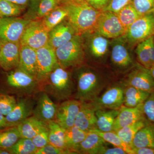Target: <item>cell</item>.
<instances>
[{
    "instance_id": "cell-1",
    "label": "cell",
    "mask_w": 154,
    "mask_h": 154,
    "mask_svg": "<svg viewBox=\"0 0 154 154\" xmlns=\"http://www.w3.org/2000/svg\"><path fill=\"white\" fill-rule=\"evenodd\" d=\"M60 3L66 8V18L76 35L95 33L102 11L95 9L86 0H61Z\"/></svg>"
},
{
    "instance_id": "cell-2",
    "label": "cell",
    "mask_w": 154,
    "mask_h": 154,
    "mask_svg": "<svg viewBox=\"0 0 154 154\" xmlns=\"http://www.w3.org/2000/svg\"><path fill=\"white\" fill-rule=\"evenodd\" d=\"M39 85L40 91L47 94L57 105L73 99L75 93V83L71 75L58 63Z\"/></svg>"
},
{
    "instance_id": "cell-3",
    "label": "cell",
    "mask_w": 154,
    "mask_h": 154,
    "mask_svg": "<svg viewBox=\"0 0 154 154\" xmlns=\"http://www.w3.org/2000/svg\"><path fill=\"white\" fill-rule=\"evenodd\" d=\"M75 83L76 91L73 99L82 102H93L108 85L106 80L89 69L80 70Z\"/></svg>"
},
{
    "instance_id": "cell-4",
    "label": "cell",
    "mask_w": 154,
    "mask_h": 154,
    "mask_svg": "<svg viewBox=\"0 0 154 154\" xmlns=\"http://www.w3.org/2000/svg\"><path fill=\"white\" fill-rule=\"evenodd\" d=\"M4 87L6 89V94L16 95L17 98L35 96L41 91L36 78L19 68L7 73Z\"/></svg>"
},
{
    "instance_id": "cell-5",
    "label": "cell",
    "mask_w": 154,
    "mask_h": 154,
    "mask_svg": "<svg viewBox=\"0 0 154 154\" xmlns=\"http://www.w3.org/2000/svg\"><path fill=\"white\" fill-rule=\"evenodd\" d=\"M55 53L58 63L63 68L82 65L85 55L81 36L75 35L68 42L57 48Z\"/></svg>"
},
{
    "instance_id": "cell-6",
    "label": "cell",
    "mask_w": 154,
    "mask_h": 154,
    "mask_svg": "<svg viewBox=\"0 0 154 154\" xmlns=\"http://www.w3.org/2000/svg\"><path fill=\"white\" fill-rule=\"evenodd\" d=\"M154 35V11L141 16L131 25L122 36L131 47Z\"/></svg>"
},
{
    "instance_id": "cell-7",
    "label": "cell",
    "mask_w": 154,
    "mask_h": 154,
    "mask_svg": "<svg viewBox=\"0 0 154 154\" xmlns=\"http://www.w3.org/2000/svg\"><path fill=\"white\" fill-rule=\"evenodd\" d=\"M126 31L116 13L103 11L99 16L94 33L107 38H116L124 36Z\"/></svg>"
},
{
    "instance_id": "cell-8",
    "label": "cell",
    "mask_w": 154,
    "mask_h": 154,
    "mask_svg": "<svg viewBox=\"0 0 154 154\" xmlns=\"http://www.w3.org/2000/svg\"><path fill=\"white\" fill-rule=\"evenodd\" d=\"M31 21L17 17H0V39L3 43L20 42L24 30Z\"/></svg>"
},
{
    "instance_id": "cell-9",
    "label": "cell",
    "mask_w": 154,
    "mask_h": 154,
    "mask_svg": "<svg viewBox=\"0 0 154 154\" xmlns=\"http://www.w3.org/2000/svg\"><path fill=\"white\" fill-rule=\"evenodd\" d=\"M125 85L121 82L112 85L94 101L91 102L96 110H119L123 105Z\"/></svg>"
},
{
    "instance_id": "cell-10",
    "label": "cell",
    "mask_w": 154,
    "mask_h": 154,
    "mask_svg": "<svg viewBox=\"0 0 154 154\" xmlns=\"http://www.w3.org/2000/svg\"><path fill=\"white\" fill-rule=\"evenodd\" d=\"M49 34L38 21H31L24 30L20 42L21 45L37 50L48 44Z\"/></svg>"
},
{
    "instance_id": "cell-11",
    "label": "cell",
    "mask_w": 154,
    "mask_h": 154,
    "mask_svg": "<svg viewBox=\"0 0 154 154\" xmlns=\"http://www.w3.org/2000/svg\"><path fill=\"white\" fill-rule=\"evenodd\" d=\"M35 95L17 98V104L15 107L5 116L8 127L17 126L33 115L36 103Z\"/></svg>"
},
{
    "instance_id": "cell-12",
    "label": "cell",
    "mask_w": 154,
    "mask_h": 154,
    "mask_svg": "<svg viewBox=\"0 0 154 154\" xmlns=\"http://www.w3.org/2000/svg\"><path fill=\"white\" fill-rule=\"evenodd\" d=\"M82 104V102L75 99L60 103L57 105L54 120L65 130L73 126Z\"/></svg>"
},
{
    "instance_id": "cell-13",
    "label": "cell",
    "mask_w": 154,
    "mask_h": 154,
    "mask_svg": "<svg viewBox=\"0 0 154 154\" xmlns=\"http://www.w3.org/2000/svg\"><path fill=\"white\" fill-rule=\"evenodd\" d=\"M36 79L39 84L51 72L58 63L55 50L48 44L36 50Z\"/></svg>"
},
{
    "instance_id": "cell-14",
    "label": "cell",
    "mask_w": 154,
    "mask_h": 154,
    "mask_svg": "<svg viewBox=\"0 0 154 154\" xmlns=\"http://www.w3.org/2000/svg\"><path fill=\"white\" fill-rule=\"evenodd\" d=\"M36 103L33 115L47 123L55 119L57 105L45 92L40 91L35 95Z\"/></svg>"
},
{
    "instance_id": "cell-15",
    "label": "cell",
    "mask_w": 154,
    "mask_h": 154,
    "mask_svg": "<svg viewBox=\"0 0 154 154\" xmlns=\"http://www.w3.org/2000/svg\"><path fill=\"white\" fill-rule=\"evenodd\" d=\"M125 85L152 93L154 91V79L149 69L139 64L130 72L123 82Z\"/></svg>"
},
{
    "instance_id": "cell-16",
    "label": "cell",
    "mask_w": 154,
    "mask_h": 154,
    "mask_svg": "<svg viewBox=\"0 0 154 154\" xmlns=\"http://www.w3.org/2000/svg\"><path fill=\"white\" fill-rule=\"evenodd\" d=\"M21 46L20 42H3L0 48V67L7 72L18 68Z\"/></svg>"
},
{
    "instance_id": "cell-17",
    "label": "cell",
    "mask_w": 154,
    "mask_h": 154,
    "mask_svg": "<svg viewBox=\"0 0 154 154\" xmlns=\"http://www.w3.org/2000/svg\"><path fill=\"white\" fill-rule=\"evenodd\" d=\"M143 103L133 107H127L123 105L122 106L116 119L113 131H116L122 128L145 119L143 111Z\"/></svg>"
},
{
    "instance_id": "cell-18",
    "label": "cell",
    "mask_w": 154,
    "mask_h": 154,
    "mask_svg": "<svg viewBox=\"0 0 154 154\" xmlns=\"http://www.w3.org/2000/svg\"><path fill=\"white\" fill-rule=\"evenodd\" d=\"M48 34V44L55 50L76 35L74 29L68 21L64 20L51 30Z\"/></svg>"
},
{
    "instance_id": "cell-19",
    "label": "cell",
    "mask_w": 154,
    "mask_h": 154,
    "mask_svg": "<svg viewBox=\"0 0 154 154\" xmlns=\"http://www.w3.org/2000/svg\"><path fill=\"white\" fill-rule=\"evenodd\" d=\"M96 111L91 102H82L74 125L87 132L97 129Z\"/></svg>"
},
{
    "instance_id": "cell-20",
    "label": "cell",
    "mask_w": 154,
    "mask_h": 154,
    "mask_svg": "<svg viewBox=\"0 0 154 154\" xmlns=\"http://www.w3.org/2000/svg\"><path fill=\"white\" fill-rule=\"evenodd\" d=\"M154 36L139 43L136 48L137 58L140 64L149 69L154 66Z\"/></svg>"
},
{
    "instance_id": "cell-21",
    "label": "cell",
    "mask_w": 154,
    "mask_h": 154,
    "mask_svg": "<svg viewBox=\"0 0 154 154\" xmlns=\"http://www.w3.org/2000/svg\"><path fill=\"white\" fill-rule=\"evenodd\" d=\"M18 68L36 79L37 67L36 49L29 46L21 45Z\"/></svg>"
},
{
    "instance_id": "cell-22",
    "label": "cell",
    "mask_w": 154,
    "mask_h": 154,
    "mask_svg": "<svg viewBox=\"0 0 154 154\" xmlns=\"http://www.w3.org/2000/svg\"><path fill=\"white\" fill-rule=\"evenodd\" d=\"M17 126L21 137L31 139L41 131L48 130L47 123L40 121L33 115Z\"/></svg>"
},
{
    "instance_id": "cell-23",
    "label": "cell",
    "mask_w": 154,
    "mask_h": 154,
    "mask_svg": "<svg viewBox=\"0 0 154 154\" xmlns=\"http://www.w3.org/2000/svg\"><path fill=\"white\" fill-rule=\"evenodd\" d=\"M112 63L119 68L124 69L133 64V61L125 45L121 41L113 45L111 54Z\"/></svg>"
},
{
    "instance_id": "cell-24",
    "label": "cell",
    "mask_w": 154,
    "mask_h": 154,
    "mask_svg": "<svg viewBox=\"0 0 154 154\" xmlns=\"http://www.w3.org/2000/svg\"><path fill=\"white\" fill-rule=\"evenodd\" d=\"M106 142L94 131H88L87 136L78 146L76 154H98Z\"/></svg>"
},
{
    "instance_id": "cell-25",
    "label": "cell",
    "mask_w": 154,
    "mask_h": 154,
    "mask_svg": "<svg viewBox=\"0 0 154 154\" xmlns=\"http://www.w3.org/2000/svg\"><path fill=\"white\" fill-rule=\"evenodd\" d=\"M119 110L99 109L96 111L97 130L102 132L113 131V127Z\"/></svg>"
},
{
    "instance_id": "cell-26",
    "label": "cell",
    "mask_w": 154,
    "mask_h": 154,
    "mask_svg": "<svg viewBox=\"0 0 154 154\" xmlns=\"http://www.w3.org/2000/svg\"><path fill=\"white\" fill-rule=\"evenodd\" d=\"M143 147L154 148V123L148 120L136 134L131 146L132 149Z\"/></svg>"
},
{
    "instance_id": "cell-27",
    "label": "cell",
    "mask_w": 154,
    "mask_h": 154,
    "mask_svg": "<svg viewBox=\"0 0 154 154\" xmlns=\"http://www.w3.org/2000/svg\"><path fill=\"white\" fill-rule=\"evenodd\" d=\"M67 15L66 8L60 3L56 8L41 19L40 22L44 29L49 33L54 27L64 21L67 18Z\"/></svg>"
},
{
    "instance_id": "cell-28",
    "label": "cell",
    "mask_w": 154,
    "mask_h": 154,
    "mask_svg": "<svg viewBox=\"0 0 154 154\" xmlns=\"http://www.w3.org/2000/svg\"><path fill=\"white\" fill-rule=\"evenodd\" d=\"M150 94L149 92L125 85L123 105L127 107H136L145 102Z\"/></svg>"
},
{
    "instance_id": "cell-29",
    "label": "cell",
    "mask_w": 154,
    "mask_h": 154,
    "mask_svg": "<svg viewBox=\"0 0 154 154\" xmlns=\"http://www.w3.org/2000/svg\"><path fill=\"white\" fill-rule=\"evenodd\" d=\"M48 130L49 143L58 148L66 151L65 144V131L55 120H51L47 123Z\"/></svg>"
},
{
    "instance_id": "cell-30",
    "label": "cell",
    "mask_w": 154,
    "mask_h": 154,
    "mask_svg": "<svg viewBox=\"0 0 154 154\" xmlns=\"http://www.w3.org/2000/svg\"><path fill=\"white\" fill-rule=\"evenodd\" d=\"M88 132L84 131L74 125L65 131V144L70 154H76V151Z\"/></svg>"
},
{
    "instance_id": "cell-31",
    "label": "cell",
    "mask_w": 154,
    "mask_h": 154,
    "mask_svg": "<svg viewBox=\"0 0 154 154\" xmlns=\"http://www.w3.org/2000/svg\"><path fill=\"white\" fill-rule=\"evenodd\" d=\"M147 122V120L145 118L122 128L115 132L125 143L132 149L133 141L136 134L145 125Z\"/></svg>"
},
{
    "instance_id": "cell-32",
    "label": "cell",
    "mask_w": 154,
    "mask_h": 154,
    "mask_svg": "<svg viewBox=\"0 0 154 154\" xmlns=\"http://www.w3.org/2000/svg\"><path fill=\"white\" fill-rule=\"evenodd\" d=\"M21 137L17 126L0 129V148L6 150L10 148Z\"/></svg>"
},
{
    "instance_id": "cell-33",
    "label": "cell",
    "mask_w": 154,
    "mask_h": 154,
    "mask_svg": "<svg viewBox=\"0 0 154 154\" xmlns=\"http://www.w3.org/2000/svg\"><path fill=\"white\" fill-rule=\"evenodd\" d=\"M108 45L109 41L107 38L95 33L90 43L91 53L95 57H103L107 52Z\"/></svg>"
},
{
    "instance_id": "cell-34",
    "label": "cell",
    "mask_w": 154,
    "mask_h": 154,
    "mask_svg": "<svg viewBox=\"0 0 154 154\" xmlns=\"http://www.w3.org/2000/svg\"><path fill=\"white\" fill-rule=\"evenodd\" d=\"M37 150L31 139L21 137L7 150L10 154H35Z\"/></svg>"
},
{
    "instance_id": "cell-35",
    "label": "cell",
    "mask_w": 154,
    "mask_h": 154,
    "mask_svg": "<svg viewBox=\"0 0 154 154\" xmlns=\"http://www.w3.org/2000/svg\"><path fill=\"white\" fill-rule=\"evenodd\" d=\"M119 19L127 30L133 23L141 17L131 3L116 13Z\"/></svg>"
},
{
    "instance_id": "cell-36",
    "label": "cell",
    "mask_w": 154,
    "mask_h": 154,
    "mask_svg": "<svg viewBox=\"0 0 154 154\" xmlns=\"http://www.w3.org/2000/svg\"><path fill=\"white\" fill-rule=\"evenodd\" d=\"M94 131H96L106 142L109 143L114 146L123 149L127 154H134L132 149L122 141L115 131L102 132L96 129Z\"/></svg>"
},
{
    "instance_id": "cell-37",
    "label": "cell",
    "mask_w": 154,
    "mask_h": 154,
    "mask_svg": "<svg viewBox=\"0 0 154 154\" xmlns=\"http://www.w3.org/2000/svg\"><path fill=\"white\" fill-rule=\"evenodd\" d=\"M24 7L8 0H0V17H17L22 13Z\"/></svg>"
},
{
    "instance_id": "cell-38",
    "label": "cell",
    "mask_w": 154,
    "mask_h": 154,
    "mask_svg": "<svg viewBox=\"0 0 154 154\" xmlns=\"http://www.w3.org/2000/svg\"><path fill=\"white\" fill-rule=\"evenodd\" d=\"M17 102L15 96L4 93L0 94V112L6 116L13 110Z\"/></svg>"
},
{
    "instance_id": "cell-39",
    "label": "cell",
    "mask_w": 154,
    "mask_h": 154,
    "mask_svg": "<svg viewBox=\"0 0 154 154\" xmlns=\"http://www.w3.org/2000/svg\"><path fill=\"white\" fill-rule=\"evenodd\" d=\"M61 0H41L37 8L36 17L42 19L60 4Z\"/></svg>"
},
{
    "instance_id": "cell-40",
    "label": "cell",
    "mask_w": 154,
    "mask_h": 154,
    "mask_svg": "<svg viewBox=\"0 0 154 154\" xmlns=\"http://www.w3.org/2000/svg\"><path fill=\"white\" fill-rule=\"evenodd\" d=\"M131 5L141 16L153 10L154 0H131Z\"/></svg>"
},
{
    "instance_id": "cell-41",
    "label": "cell",
    "mask_w": 154,
    "mask_h": 154,
    "mask_svg": "<svg viewBox=\"0 0 154 154\" xmlns=\"http://www.w3.org/2000/svg\"><path fill=\"white\" fill-rule=\"evenodd\" d=\"M143 111L146 119L154 123V91L150 93L143 103Z\"/></svg>"
},
{
    "instance_id": "cell-42",
    "label": "cell",
    "mask_w": 154,
    "mask_h": 154,
    "mask_svg": "<svg viewBox=\"0 0 154 154\" xmlns=\"http://www.w3.org/2000/svg\"><path fill=\"white\" fill-rule=\"evenodd\" d=\"M48 134V130L43 131L31 139L33 143L38 149L49 143Z\"/></svg>"
},
{
    "instance_id": "cell-43",
    "label": "cell",
    "mask_w": 154,
    "mask_h": 154,
    "mask_svg": "<svg viewBox=\"0 0 154 154\" xmlns=\"http://www.w3.org/2000/svg\"><path fill=\"white\" fill-rule=\"evenodd\" d=\"M131 0H110L103 11L117 13L131 2Z\"/></svg>"
},
{
    "instance_id": "cell-44",
    "label": "cell",
    "mask_w": 154,
    "mask_h": 154,
    "mask_svg": "<svg viewBox=\"0 0 154 154\" xmlns=\"http://www.w3.org/2000/svg\"><path fill=\"white\" fill-rule=\"evenodd\" d=\"M68 152L57 147L50 143L48 144L41 149H38L35 154H66Z\"/></svg>"
},
{
    "instance_id": "cell-45",
    "label": "cell",
    "mask_w": 154,
    "mask_h": 154,
    "mask_svg": "<svg viewBox=\"0 0 154 154\" xmlns=\"http://www.w3.org/2000/svg\"><path fill=\"white\" fill-rule=\"evenodd\" d=\"M98 154H127V153L123 149L118 147L115 146V147L109 148L104 145L99 149Z\"/></svg>"
},
{
    "instance_id": "cell-46",
    "label": "cell",
    "mask_w": 154,
    "mask_h": 154,
    "mask_svg": "<svg viewBox=\"0 0 154 154\" xmlns=\"http://www.w3.org/2000/svg\"><path fill=\"white\" fill-rule=\"evenodd\" d=\"M92 7L99 11H102L105 9L110 0H86Z\"/></svg>"
},
{
    "instance_id": "cell-47",
    "label": "cell",
    "mask_w": 154,
    "mask_h": 154,
    "mask_svg": "<svg viewBox=\"0 0 154 154\" xmlns=\"http://www.w3.org/2000/svg\"><path fill=\"white\" fill-rule=\"evenodd\" d=\"M134 154H154V148L149 147L133 149Z\"/></svg>"
},
{
    "instance_id": "cell-48",
    "label": "cell",
    "mask_w": 154,
    "mask_h": 154,
    "mask_svg": "<svg viewBox=\"0 0 154 154\" xmlns=\"http://www.w3.org/2000/svg\"><path fill=\"white\" fill-rule=\"evenodd\" d=\"M8 127L5 116L0 112V129Z\"/></svg>"
},
{
    "instance_id": "cell-49",
    "label": "cell",
    "mask_w": 154,
    "mask_h": 154,
    "mask_svg": "<svg viewBox=\"0 0 154 154\" xmlns=\"http://www.w3.org/2000/svg\"><path fill=\"white\" fill-rule=\"evenodd\" d=\"M12 2L17 4L20 5L24 6L27 5L31 0H8Z\"/></svg>"
},
{
    "instance_id": "cell-50",
    "label": "cell",
    "mask_w": 154,
    "mask_h": 154,
    "mask_svg": "<svg viewBox=\"0 0 154 154\" xmlns=\"http://www.w3.org/2000/svg\"><path fill=\"white\" fill-rule=\"evenodd\" d=\"M0 154H10V153L7 150L0 148Z\"/></svg>"
},
{
    "instance_id": "cell-51",
    "label": "cell",
    "mask_w": 154,
    "mask_h": 154,
    "mask_svg": "<svg viewBox=\"0 0 154 154\" xmlns=\"http://www.w3.org/2000/svg\"><path fill=\"white\" fill-rule=\"evenodd\" d=\"M149 71L151 74L152 76L153 77L154 79V66H153L150 69H149Z\"/></svg>"
},
{
    "instance_id": "cell-52",
    "label": "cell",
    "mask_w": 154,
    "mask_h": 154,
    "mask_svg": "<svg viewBox=\"0 0 154 154\" xmlns=\"http://www.w3.org/2000/svg\"><path fill=\"white\" fill-rule=\"evenodd\" d=\"M2 40L0 39V48H1V47H2Z\"/></svg>"
},
{
    "instance_id": "cell-53",
    "label": "cell",
    "mask_w": 154,
    "mask_h": 154,
    "mask_svg": "<svg viewBox=\"0 0 154 154\" xmlns=\"http://www.w3.org/2000/svg\"><path fill=\"white\" fill-rule=\"evenodd\" d=\"M152 11H154V7H153V9Z\"/></svg>"
},
{
    "instance_id": "cell-54",
    "label": "cell",
    "mask_w": 154,
    "mask_h": 154,
    "mask_svg": "<svg viewBox=\"0 0 154 154\" xmlns=\"http://www.w3.org/2000/svg\"></svg>"
}]
</instances>
